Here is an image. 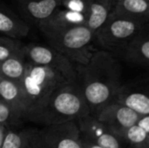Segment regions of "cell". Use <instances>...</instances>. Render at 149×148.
Returning a JSON list of instances; mask_svg holds the SVG:
<instances>
[{"label":"cell","mask_w":149,"mask_h":148,"mask_svg":"<svg viewBox=\"0 0 149 148\" xmlns=\"http://www.w3.org/2000/svg\"><path fill=\"white\" fill-rule=\"evenodd\" d=\"M79 83L89 113L96 116L114 100L121 86L122 67L113 54L105 50H95L85 65H76Z\"/></svg>","instance_id":"obj_1"},{"label":"cell","mask_w":149,"mask_h":148,"mask_svg":"<svg viewBox=\"0 0 149 148\" xmlns=\"http://www.w3.org/2000/svg\"><path fill=\"white\" fill-rule=\"evenodd\" d=\"M90 114L79 83L68 82L52 92L43 105L24 120L45 126L77 120Z\"/></svg>","instance_id":"obj_2"},{"label":"cell","mask_w":149,"mask_h":148,"mask_svg":"<svg viewBox=\"0 0 149 148\" xmlns=\"http://www.w3.org/2000/svg\"><path fill=\"white\" fill-rule=\"evenodd\" d=\"M68 82L59 72L52 68L25 61L24 74L18 83L24 103V120L40 107L52 92Z\"/></svg>","instance_id":"obj_3"},{"label":"cell","mask_w":149,"mask_h":148,"mask_svg":"<svg viewBox=\"0 0 149 148\" xmlns=\"http://www.w3.org/2000/svg\"><path fill=\"white\" fill-rule=\"evenodd\" d=\"M49 45L65 56L73 65H85L93 51L94 33L86 24L44 35Z\"/></svg>","instance_id":"obj_4"},{"label":"cell","mask_w":149,"mask_h":148,"mask_svg":"<svg viewBox=\"0 0 149 148\" xmlns=\"http://www.w3.org/2000/svg\"><path fill=\"white\" fill-rule=\"evenodd\" d=\"M143 26L145 25L116 17L111 12L105 22L94 32V42L102 50L112 54L121 52L130 39Z\"/></svg>","instance_id":"obj_5"},{"label":"cell","mask_w":149,"mask_h":148,"mask_svg":"<svg viewBox=\"0 0 149 148\" xmlns=\"http://www.w3.org/2000/svg\"><path fill=\"white\" fill-rule=\"evenodd\" d=\"M24 52L28 62L52 68L59 72L68 81L79 82L76 66L65 56L52 46L29 44L24 45Z\"/></svg>","instance_id":"obj_6"},{"label":"cell","mask_w":149,"mask_h":148,"mask_svg":"<svg viewBox=\"0 0 149 148\" xmlns=\"http://www.w3.org/2000/svg\"><path fill=\"white\" fill-rule=\"evenodd\" d=\"M39 132L43 148H83L76 120L45 126Z\"/></svg>","instance_id":"obj_7"},{"label":"cell","mask_w":149,"mask_h":148,"mask_svg":"<svg viewBox=\"0 0 149 148\" xmlns=\"http://www.w3.org/2000/svg\"><path fill=\"white\" fill-rule=\"evenodd\" d=\"M76 123L83 139L102 148H124L110 128L96 117L87 114Z\"/></svg>","instance_id":"obj_8"},{"label":"cell","mask_w":149,"mask_h":148,"mask_svg":"<svg viewBox=\"0 0 149 148\" xmlns=\"http://www.w3.org/2000/svg\"><path fill=\"white\" fill-rule=\"evenodd\" d=\"M141 115L115 101L106 106L95 117L110 129L128 127L137 122Z\"/></svg>","instance_id":"obj_9"},{"label":"cell","mask_w":149,"mask_h":148,"mask_svg":"<svg viewBox=\"0 0 149 148\" xmlns=\"http://www.w3.org/2000/svg\"><path fill=\"white\" fill-rule=\"evenodd\" d=\"M87 16L66 9H57L48 18L37 26L44 35L66 30L70 27L86 24Z\"/></svg>","instance_id":"obj_10"},{"label":"cell","mask_w":149,"mask_h":148,"mask_svg":"<svg viewBox=\"0 0 149 148\" xmlns=\"http://www.w3.org/2000/svg\"><path fill=\"white\" fill-rule=\"evenodd\" d=\"M118 102L140 115H149V97L148 88L141 85H121L114 98Z\"/></svg>","instance_id":"obj_11"},{"label":"cell","mask_w":149,"mask_h":148,"mask_svg":"<svg viewBox=\"0 0 149 148\" xmlns=\"http://www.w3.org/2000/svg\"><path fill=\"white\" fill-rule=\"evenodd\" d=\"M16 2L22 17L38 25L60 7L62 0H16Z\"/></svg>","instance_id":"obj_12"},{"label":"cell","mask_w":149,"mask_h":148,"mask_svg":"<svg viewBox=\"0 0 149 148\" xmlns=\"http://www.w3.org/2000/svg\"><path fill=\"white\" fill-rule=\"evenodd\" d=\"M124 59L133 65L148 66L149 63V28L143 26L127 44L123 51Z\"/></svg>","instance_id":"obj_13"},{"label":"cell","mask_w":149,"mask_h":148,"mask_svg":"<svg viewBox=\"0 0 149 148\" xmlns=\"http://www.w3.org/2000/svg\"><path fill=\"white\" fill-rule=\"evenodd\" d=\"M112 13L146 25L149 22V3L146 0H116Z\"/></svg>","instance_id":"obj_14"},{"label":"cell","mask_w":149,"mask_h":148,"mask_svg":"<svg viewBox=\"0 0 149 148\" xmlns=\"http://www.w3.org/2000/svg\"><path fill=\"white\" fill-rule=\"evenodd\" d=\"M1 148H43L39 129L8 128Z\"/></svg>","instance_id":"obj_15"},{"label":"cell","mask_w":149,"mask_h":148,"mask_svg":"<svg viewBox=\"0 0 149 148\" xmlns=\"http://www.w3.org/2000/svg\"><path fill=\"white\" fill-rule=\"evenodd\" d=\"M124 148H149V133L136 124L128 127L110 129Z\"/></svg>","instance_id":"obj_16"},{"label":"cell","mask_w":149,"mask_h":148,"mask_svg":"<svg viewBox=\"0 0 149 148\" xmlns=\"http://www.w3.org/2000/svg\"><path fill=\"white\" fill-rule=\"evenodd\" d=\"M0 100L8 104L23 116L24 115V103L19 84L0 76Z\"/></svg>","instance_id":"obj_17"},{"label":"cell","mask_w":149,"mask_h":148,"mask_svg":"<svg viewBox=\"0 0 149 148\" xmlns=\"http://www.w3.org/2000/svg\"><path fill=\"white\" fill-rule=\"evenodd\" d=\"M116 0H88L86 25L94 33L113 11Z\"/></svg>","instance_id":"obj_18"},{"label":"cell","mask_w":149,"mask_h":148,"mask_svg":"<svg viewBox=\"0 0 149 148\" xmlns=\"http://www.w3.org/2000/svg\"><path fill=\"white\" fill-rule=\"evenodd\" d=\"M29 25L13 13L0 9V34L13 38H21L28 35Z\"/></svg>","instance_id":"obj_19"},{"label":"cell","mask_w":149,"mask_h":148,"mask_svg":"<svg viewBox=\"0 0 149 148\" xmlns=\"http://www.w3.org/2000/svg\"><path fill=\"white\" fill-rule=\"evenodd\" d=\"M25 70L24 57H12L0 61V76L19 83Z\"/></svg>","instance_id":"obj_20"},{"label":"cell","mask_w":149,"mask_h":148,"mask_svg":"<svg viewBox=\"0 0 149 148\" xmlns=\"http://www.w3.org/2000/svg\"><path fill=\"white\" fill-rule=\"evenodd\" d=\"M12 57L24 58V45L17 38L0 36V61Z\"/></svg>","instance_id":"obj_21"},{"label":"cell","mask_w":149,"mask_h":148,"mask_svg":"<svg viewBox=\"0 0 149 148\" xmlns=\"http://www.w3.org/2000/svg\"><path fill=\"white\" fill-rule=\"evenodd\" d=\"M24 121L20 113L0 100V125L5 126L8 128H18Z\"/></svg>","instance_id":"obj_22"},{"label":"cell","mask_w":149,"mask_h":148,"mask_svg":"<svg viewBox=\"0 0 149 148\" xmlns=\"http://www.w3.org/2000/svg\"><path fill=\"white\" fill-rule=\"evenodd\" d=\"M60 7L88 16V0H62Z\"/></svg>","instance_id":"obj_23"},{"label":"cell","mask_w":149,"mask_h":148,"mask_svg":"<svg viewBox=\"0 0 149 148\" xmlns=\"http://www.w3.org/2000/svg\"><path fill=\"white\" fill-rule=\"evenodd\" d=\"M135 124L145 132L149 133V115H141Z\"/></svg>","instance_id":"obj_24"},{"label":"cell","mask_w":149,"mask_h":148,"mask_svg":"<svg viewBox=\"0 0 149 148\" xmlns=\"http://www.w3.org/2000/svg\"><path fill=\"white\" fill-rule=\"evenodd\" d=\"M7 130H8V127L7 126H3V125H0V148L2 147L3 141L4 137H5V134L7 133Z\"/></svg>","instance_id":"obj_25"},{"label":"cell","mask_w":149,"mask_h":148,"mask_svg":"<svg viewBox=\"0 0 149 148\" xmlns=\"http://www.w3.org/2000/svg\"><path fill=\"white\" fill-rule=\"evenodd\" d=\"M81 140H82L83 148H102L95 145V144H93V143H92V142H90V141H88V140H85V139H83L82 137H81Z\"/></svg>","instance_id":"obj_26"},{"label":"cell","mask_w":149,"mask_h":148,"mask_svg":"<svg viewBox=\"0 0 149 148\" xmlns=\"http://www.w3.org/2000/svg\"><path fill=\"white\" fill-rule=\"evenodd\" d=\"M146 1H148V2H149V0H146Z\"/></svg>","instance_id":"obj_27"}]
</instances>
